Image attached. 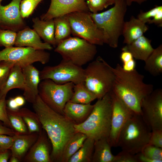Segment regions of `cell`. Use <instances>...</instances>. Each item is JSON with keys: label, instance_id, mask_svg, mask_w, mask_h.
Segmentation results:
<instances>
[{"label": "cell", "instance_id": "1", "mask_svg": "<svg viewBox=\"0 0 162 162\" xmlns=\"http://www.w3.org/2000/svg\"><path fill=\"white\" fill-rule=\"evenodd\" d=\"M32 104L34 111L51 143L52 162H60L66 144L76 132L75 124L48 106L39 95Z\"/></svg>", "mask_w": 162, "mask_h": 162}, {"label": "cell", "instance_id": "2", "mask_svg": "<svg viewBox=\"0 0 162 162\" xmlns=\"http://www.w3.org/2000/svg\"><path fill=\"white\" fill-rule=\"evenodd\" d=\"M111 69L115 76L112 91L134 113L141 115V101L154 90L153 86L145 83L144 76L135 69L126 71L119 64Z\"/></svg>", "mask_w": 162, "mask_h": 162}, {"label": "cell", "instance_id": "3", "mask_svg": "<svg viewBox=\"0 0 162 162\" xmlns=\"http://www.w3.org/2000/svg\"><path fill=\"white\" fill-rule=\"evenodd\" d=\"M98 99L87 119L82 123L74 125L76 132L83 133L94 140L108 138L112 114V101L110 92Z\"/></svg>", "mask_w": 162, "mask_h": 162}, {"label": "cell", "instance_id": "4", "mask_svg": "<svg viewBox=\"0 0 162 162\" xmlns=\"http://www.w3.org/2000/svg\"><path fill=\"white\" fill-rule=\"evenodd\" d=\"M151 132L141 115L134 113L121 132L118 146L122 150L136 154L148 143Z\"/></svg>", "mask_w": 162, "mask_h": 162}, {"label": "cell", "instance_id": "5", "mask_svg": "<svg viewBox=\"0 0 162 162\" xmlns=\"http://www.w3.org/2000/svg\"><path fill=\"white\" fill-rule=\"evenodd\" d=\"M114 77L111 66L100 56L84 69L85 85L97 99L111 91Z\"/></svg>", "mask_w": 162, "mask_h": 162}, {"label": "cell", "instance_id": "6", "mask_svg": "<svg viewBox=\"0 0 162 162\" xmlns=\"http://www.w3.org/2000/svg\"><path fill=\"white\" fill-rule=\"evenodd\" d=\"M54 51L59 54L62 59L80 67L92 61L97 52L96 45L76 37H70L62 40Z\"/></svg>", "mask_w": 162, "mask_h": 162}, {"label": "cell", "instance_id": "7", "mask_svg": "<svg viewBox=\"0 0 162 162\" xmlns=\"http://www.w3.org/2000/svg\"><path fill=\"white\" fill-rule=\"evenodd\" d=\"M127 6L124 0H117L112 7L101 13L102 20L100 28L104 32L105 44L112 48L118 46L125 22Z\"/></svg>", "mask_w": 162, "mask_h": 162}, {"label": "cell", "instance_id": "8", "mask_svg": "<svg viewBox=\"0 0 162 162\" xmlns=\"http://www.w3.org/2000/svg\"><path fill=\"white\" fill-rule=\"evenodd\" d=\"M41 81L38 86L40 98L52 109L64 115V106L72 97L74 84L71 82L58 84L49 79Z\"/></svg>", "mask_w": 162, "mask_h": 162}, {"label": "cell", "instance_id": "9", "mask_svg": "<svg viewBox=\"0 0 162 162\" xmlns=\"http://www.w3.org/2000/svg\"><path fill=\"white\" fill-rule=\"evenodd\" d=\"M67 16L73 35L96 45L101 46L105 44L103 31L97 26L89 12H75Z\"/></svg>", "mask_w": 162, "mask_h": 162}, {"label": "cell", "instance_id": "10", "mask_svg": "<svg viewBox=\"0 0 162 162\" xmlns=\"http://www.w3.org/2000/svg\"><path fill=\"white\" fill-rule=\"evenodd\" d=\"M41 80L49 79L58 84L84 82V69L70 61L62 59L58 64L46 66L40 71Z\"/></svg>", "mask_w": 162, "mask_h": 162}, {"label": "cell", "instance_id": "11", "mask_svg": "<svg viewBox=\"0 0 162 162\" xmlns=\"http://www.w3.org/2000/svg\"><path fill=\"white\" fill-rule=\"evenodd\" d=\"M50 58V54L45 50L29 47L12 46L0 51V62H12L22 68L36 62L45 64Z\"/></svg>", "mask_w": 162, "mask_h": 162}, {"label": "cell", "instance_id": "12", "mask_svg": "<svg viewBox=\"0 0 162 162\" xmlns=\"http://www.w3.org/2000/svg\"><path fill=\"white\" fill-rule=\"evenodd\" d=\"M141 116L152 131L162 130V89L153 90L141 104Z\"/></svg>", "mask_w": 162, "mask_h": 162}, {"label": "cell", "instance_id": "13", "mask_svg": "<svg viewBox=\"0 0 162 162\" xmlns=\"http://www.w3.org/2000/svg\"><path fill=\"white\" fill-rule=\"evenodd\" d=\"M110 93L112 101V114L108 139L111 147H116L121 131L134 113L112 90Z\"/></svg>", "mask_w": 162, "mask_h": 162}, {"label": "cell", "instance_id": "14", "mask_svg": "<svg viewBox=\"0 0 162 162\" xmlns=\"http://www.w3.org/2000/svg\"><path fill=\"white\" fill-rule=\"evenodd\" d=\"M21 1L12 0L5 6L0 3V28L17 32L26 26L20 13V6Z\"/></svg>", "mask_w": 162, "mask_h": 162}, {"label": "cell", "instance_id": "15", "mask_svg": "<svg viewBox=\"0 0 162 162\" xmlns=\"http://www.w3.org/2000/svg\"><path fill=\"white\" fill-rule=\"evenodd\" d=\"M89 12L85 0H51L49 8L40 19L46 20L75 12Z\"/></svg>", "mask_w": 162, "mask_h": 162}, {"label": "cell", "instance_id": "16", "mask_svg": "<svg viewBox=\"0 0 162 162\" xmlns=\"http://www.w3.org/2000/svg\"><path fill=\"white\" fill-rule=\"evenodd\" d=\"M45 131L43 129L37 139L23 158L25 162H52L51 149Z\"/></svg>", "mask_w": 162, "mask_h": 162}, {"label": "cell", "instance_id": "17", "mask_svg": "<svg viewBox=\"0 0 162 162\" xmlns=\"http://www.w3.org/2000/svg\"><path fill=\"white\" fill-rule=\"evenodd\" d=\"M22 70L25 81L23 95L26 100L33 104L38 95L40 71L32 64L22 68Z\"/></svg>", "mask_w": 162, "mask_h": 162}, {"label": "cell", "instance_id": "18", "mask_svg": "<svg viewBox=\"0 0 162 162\" xmlns=\"http://www.w3.org/2000/svg\"><path fill=\"white\" fill-rule=\"evenodd\" d=\"M14 45L16 46L29 47L40 50L52 49L51 45L42 42L37 33L27 26L17 32Z\"/></svg>", "mask_w": 162, "mask_h": 162}, {"label": "cell", "instance_id": "19", "mask_svg": "<svg viewBox=\"0 0 162 162\" xmlns=\"http://www.w3.org/2000/svg\"><path fill=\"white\" fill-rule=\"evenodd\" d=\"M38 134V133L21 134L16 132L13 136V143L10 149L11 155L21 161L37 139Z\"/></svg>", "mask_w": 162, "mask_h": 162}, {"label": "cell", "instance_id": "20", "mask_svg": "<svg viewBox=\"0 0 162 162\" xmlns=\"http://www.w3.org/2000/svg\"><path fill=\"white\" fill-rule=\"evenodd\" d=\"M93 107L91 103L83 104L69 101L64 106V115L74 124H79L87 119Z\"/></svg>", "mask_w": 162, "mask_h": 162}, {"label": "cell", "instance_id": "21", "mask_svg": "<svg viewBox=\"0 0 162 162\" xmlns=\"http://www.w3.org/2000/svg\"><path fill=\"white\" fill-rule=\"evenodd\" d=\"M151 42V40L143 35L130 44H126L122 50L128 51L135 59L145 62L154 50Z\"/></svg>", "mask_w": 162, "mask_h": 162}, {"label": "cell", "instance_id": "22", "mask_svg": "<svg viewBox=\"0 0 162 162\" xmlns=\"http://www.w3.org/2000/svg\"><path fill=\"white\" fill-rule=\"evenodd\" d=\"M148 27L138 18L132 16L128 21L124 22L122 34L123 43L128 44L143 35Z\"/></svg>", "mask_w": 162, "mask_h": 162}, {"label": "cell", "instance_id": "23", "mask_svg": "<svg viewBox=\"0 0 162 162\" xmlns=\"http://www.w3.org/2000/svg\"><path fill=\"white\" fill-rule=\"evenodd\" d=\"M24 88V79L22 68L19 65L15 64L0 90V98L6 99L8 93L12 89L19 88L23 90Z\"/></svg>", "mask_w": 162, "mask_h": 162}, {"label": "cell", "instance_id": "24", "mask_svg": "<svg viewBox=\"0 0 162 162\" xmlns=\"http://www.w3.org/2000/svg\"><path fill=\"white\" fill-rule=\"evenodd\" d=\"M33 29L45 42L54 47L56 46L54 34L53 19L44 20L38 17L33 18Z\"/></svg>", "mask_w": 162, "mask_h": 162}, {"label": "cell", "instance_id": "25", "mask_svg": "<svg viewBox=\"0 0 162 162\" xmlns=\"http://www.w3.org/2000/svg\"><path fill=\"white\" fill-rule=\"evenodd\" d=\"M107 138L95 140L92 162H113L115 155Z\"/></svg>", "mask_w": 162, "mask_h": 162}, {"label": "cell", "instance_id": "26", "mask_svg": "<svg viewBox=\"0 0 162 162\" xmlns=\"http://www.w3.org/2000/svg\"><path fill=\"white\" fill-rule=\"evenodd\" d=\"M145 69L154 76L162 73V45L154 50L145 61Z\"/></svg>", "mask_w": 162, "mask_h": 162}, {"label": "cell", "instance_id": "27", "mask_svg": "<svg viewBox=\"0 0 162 162\" xmlns=\"http://www.w3.org/2000/svg\"><path fill=\"white\" fill-rule=\"evenodd\" d=\"M87 137L84 134L76 132L66 144L60 162H68L70 158L81 147Z\"/></svg>", "mask_w": 162, "mask_h": 162}, {"label": "cell", "instance_id": "28", "mask_svg": "<svg viewBox=\"0 0 162 162\" xmlns=\"http://www.w3.org/2000/svg\"><path fill=\"white\" fill-rule=\"evenodd\" d=\"M55 38L56 46L61 41L70 37L71 29L66 15L53 19Z\"/></svg>", "mask_w": 162, "mask_h": 162}, {"label": "cell", "instance_id": "29", "mask_svg": "<svg viewBox=\"0 0 162 162\" xmlns=\"http://www.w3.org/2000/svg\"><path fill=\"white\" fill-rule=\"evenodd\" d=\"M94 141L87 137L81 147L70 158L68 162H92Z\"/></svg>", "mask_w": 162, "mask_h": 162}, {"label": "cell", "instance_id": "30", "mask_svg": "<svg viewBox=\"0 0 162 162\" xmlns=\"http://www.w3.org/2000/svg\"><path fill=\"white\" fill-rule=\"evenodd\" d=\"M96 99V96L87 88L84 82H82L74 84L73 94L69 101L87 104Z\"/></svg>", "mask_w": 162, "mask_h": 162}, {"label": "cell", "instance_id": "31", "mask_svg": "<svg viewBox=\"0 0 162 162\" xmlns=\"http://www.w3.org/2000/svg\"><path fill=\"white\" fill-rule=\"evenodd\" d=\"M26 123L29 133H39L43 129L38 117L34 112L26 108L19 109L16 111Z\"/></svg>", "mask_w": 162, "mask_h": 162}, {"label": "cell", "instance_id": "32", "mask_svg": "<svg viewBox=\"0 0 162 162\" xmlns=\"http://www.w3.org/2000/svg\"><path fill=\"white\" fill-rule=\"evenodd\" d=\"M7 111L8 118L14 130L21 134L29 133L26 123L16 111L11 110L7 108Z\"/></svg>", "mask_w": 162, "mask_h": 162}, {"label": "cell", "instance_id": "33", "mask_svg": "<svg viewBox=\"0 0 162 162\" xmlns=\"http://www.w3.org/2000/svg\"><path fill=\"white\" fill-rule=\"evenodd\" d=\"M145 157L155 162H162V148L148 143L146 145L140 152Z\"/></svg>", "mask_w": 162, "mask_h": 162}, {"label": "cell", "instance_id": "34", "mask_svg": "<svg viewBox=\"0 0 162 162\" xmlns=\"http://www.w3.org/2000/svg\"><path fill=\"white\" fill-rule=\"evenodd\" d=\"M17 32L13 31L0 28V47L5 48L14 45Z\"/></svg>", "mask_w": 162, "mask_h": 162}, {"label": "cell", "instance_id": "35", "mask_svg": "<svg viewBox=\"0 0 162 162\" xmlns=\"http://www.w3.org/2000/svg\"><path fill=\"white\" fill-rule=\"evenodd\" d=\"M42 0H22L20 6L21 15L23 18L28 17Z\"/></svg>", "mask_w": 162, "mask_h": 162}, {"label": "cell", "instance_id": "36", "mask_svg": "<svg viewBox=\"0 0 162 162\" xmlns=\"http://www.w3.org/2000/svg\"><path fill=\"white\" fill-rule=\"evenodd\" d=\"M14 64V63L9 61L0 62V90L4 85L11 68Z\"/></svg>", "mask_w": 162, "mask_h": 162}, {"label": "cell", "instance_id": "37", "mask_svg": "<svg viewBox=\"0 0 162 162\" xmlns=\"http://www.w3.org/2000/svg\"><path fill=\"white\" fill-rule=\"evenodd\" d=\"M89 11L96 13L108 6L106 0H85Z\"/></svg>", "mask_w": 162, "mask_h": 162}, {"label": "cell", "instance_id": "38", "mask_svg": "<svg viewBox=\"0 0 162 162\" xmlns=\"http://www.w3.org/2000/svg\"><path fill=\"white\" fill-rule=\"evenodd\" d=\"M162 9V5L156 6L146 12L140 11L137 18L145 23H148Z\"/></svg>", "mask_w": 162, "mask_h": 162}, {"label": "cell", "instance_id": "39", "mask_svg": "<svg viewBox=\"0 0 162 162\" xmlns=\"http://www.w3.org/2000/svg\"><path fill=\"white\" fill-rule=\"evenodd\" d=\"M113 162H138L135 154L122 150L115 155Z\"/></svg>", "mask_w": 162, "mask_h": 162}, {"label": "cell", "instance_id": "40", "mask_svg": "<svg viewBox=\"0 0 162 162\" xmlns=\"http://www.w3.org/2000/svg\"><path fill=\"white\" fill-rule=\"evenodd\" d=\"M0 121L7 127L13 130L8 117L6 99L0 98Z\"/></svg>", "mask_w": 162, "mask_h": 162}, {"label": "cell", "instance_id": "41", "mask_svg": "<svg viewBox=\"0 0 162 162\" xmlns=\"http://www.w3.org/2000/svg\"><path fill=\"white\" fill-rule=\"evenodd\" d=\"M148 143L162 148V130H152Z\"/></svg>", "mask_w": 162, "mask_h": 162}, {"label": "cell", "instance_id": "42", "mask_svg": "<svg viewBox=\"0 0 162 162\" xmlns=\"http://www.w3.org/2000/svg\"><path fill=\"white\" fill-rule=\"evenodd\" d=\"M13 136L0 134V149L2 151L10 149L13 142Z\"/></svg>", "mask_w": 162, "mask_h": 162}, {"label": "cell", "instance_id": "43", "mask_svg": "<svg viewBox=\"0 0 162 162\" xmlns=\"http://www.w3.org/2000/svg\"><path fill=\"white\" fill-rule=\"evenodd\" d=\"M147 23L149 24H154L159 27H162V9L160 10Z\"/></svg>", "mask_w": 162, "mask_h": 162}, {"label": "cell", "instance_id": "44", "mask_svg": "<svg viewBox=\"0 0 162 162\" xmlns=\"http://www.w3.org/2000/svg\"><path fill=\"white\" fill-rule=\"evenodd\" d=\"M0 121V134H3L12 136H14L16 132L14 130L8 128Z\"/></svg>", "mask_w": 162, "mask_h": 162}, {"label": "cell", "instance_id": "45", "mask_svg": "<svg viewBox=\"0 0 162 162\" xmlns=\"http://www.w3.org/2000/svg\"><path fill=\"white\" fill-rule=\"evenodd\" d=\"M120 55V58L123 64H125L134 59L130 52L126 50H122Z\"/></svg>", "mask_w": 162, "mask_h": 162}, {"label": "cell", "instance_id": "46", "mask_svg": "<svg viewBox=\"0 0 162 162\" xmlns=\"http://www.w3.org/2000/svg\"><path fill=\"white\" fill-rule=\"evenodd\" d=\"M7 108L13 111H17L20 108L18 106L14 98H10L6 100Z\"/></svg>", "mask_w": 162, "mask_h": 162}, {"label": "cell", "instance_id": "47", "mask_svg": "<svg viewBox=\"0 0 162 162\" xmlns=\"http://www.w3.org/2000/svg\"><path fill=\"white\" fill-rule=\"evenodd\" d=\"M136 63L134 59L129 62L123 64L122 68L123 70L126 71H131L135 69Z\"/></svg>", "mask_w": 162, "mask_h": 162}, {"label": "cell", "instance_id": "48", "mask_svg": "<svg viewBox=\"0 0 162 162\" xmlns=\"http://www.w3.org/2000/svg\"><path fill=\"white\" fill-rule=\"evenodd\" d=\"M9 149L0 152V162H7L11 155Z\"/></svg>", "mask_w": 162, "mask_h": 162}, {"label": "cell", "instance_id": "49", "mask_svg": "<svg viewBox=\"0 0 162 162\" xmlns=\"http://www.w3.org/2000/svg\"><path fill=\"white\" fill-rule=\"evenodd\" d=\"M16 102L19 107L23 106L25 104L26 100L24 97L17 96L14 98Z\"/></svg>", "mask_w": 162, "mask_h": 162}, {"label": "cell", "instance_id": "50", "mask_svg": "<svg viewBox=\"0 0 162 162\" xmlns=\"http://www.w3.org/2000/svg\"><path fill=\"white\" fill-rule=\"evenodd\" d=\"M128 6L131 5L132 3L133 2L137 3L139 4H140L148 0H124Z\"/></svg>", "mask_w": 162, "mask_h": 162}, {"label": "cell", "instance_id": "51", "mask_svg": "<svg viewBox=\"0 0 162 162\" xmlns=\"http://www.w3.org/2000/svg\"><path fill=\"white\" fill-rule=\"evenodd\" d=\"M20 160L17 157L11 155V157L9 161V162H19Z\"/></svg>", "mask_w": 162, "mask_h": 162}, {"label": "cell", "instance_id": "52", "mask_svg": "<svg viewBox=\"0 0 162 162\" xmlns=\"http://www.w3.org/2000/svg\"><path fill=\"white\" fill-rule=\"evenodd\" d=\"M108 6L113 4L117 0H106Z\"/></svg>", "mask_w": 162, "mask_h": 162}, {"label": "cell", "instance_id": "53", "mask_svg": "<svg viewBox=\"0 0 162 162\" xmlns=\"http://www.w3.org/2000/svg\"><path fill=\"white\" fill-rule=\"evenodd\" d=\"M2 0H0V3H1V2H2Z\"/></svg>", "mask_w": 162, "mask_h": 162}, {"label": "cell", "instance_id": "54", "mask_svg": "<svg viewBox=\"0 0 162 162\" xmlns=\"http://www.w3.org/2000/svg\"><path fill=\"white\" fill-rule=\"evenodd\" d=\"M3 152V151H2L0 149V152Z\"/></svg>", "mask_w": 162, "mask_h": 162}]
</instances>
